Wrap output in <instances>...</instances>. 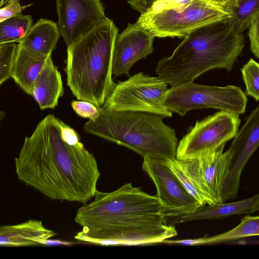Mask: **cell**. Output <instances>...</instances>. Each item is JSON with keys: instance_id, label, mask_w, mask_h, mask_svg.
Returning <instances> with one entry per match:
<instances>
[{"instance_id": "1", "label": "cell", "mask_w": 259, "mask_h": 259, "mask_svg": "<svg viewBox=\"0 0 259 259\" xmlns=\"http://www.w3.org/2000/svg\"><path fill=\"white\" fill-rule=\"evenodd\" d=\"M15 166L20 181L48 198L82 204L94 197L100 176L78 133L53 114L25 137Z\"/></svg>"}, {"instance_id": "2", "label": "cell", "mask_w": 259, "mask_h": 259, "mask_svg": "<svg viewBox=\"0 0 259 259\" xmlns=\"http://www.w3.org/2000/svg\"><path fill=\"white\" fill-rule=\"evenodd\" d=\"M94 199L77 211L80 241L101 245H147L177 235L165 222L164 206L157 195L125 183L110 192L97 191Z\"/></svg>"}, {"instance_id": "3", "label": "cell", "mask_w": 259, "mask_h": 259, "mask_svg": "<svg viewBox=\"0 0 259 259\" xmlns=\"http://www.w3.org/2000/svg\"><path fill=\"white\" fill-rule=\"evenodd\" d=\"M244 46L243 32L237 29L231 16L192 31L171 56L159 61L155 71L174 87L193 81L211 69L231 71Z\"/></svg>"}, {"instance_id": "4", "label": "cell", "mask_w": 259, "mask_h": 259, "mask_svg": "<svg viewBox=\"0 0 259 259\" xmlns=\"http://www.w3.org/2000/svg\"><path fill=\"white\" fill-rule=\"evenodd\" d=\"M118 29L106 17L67 49V84L78 100L103 106L115 83L112 78Z\"/></svg>"}, {"instance_id": "5", "label": "cell", "mask_w": 259, "mask_h": 259, "mask_svg": "<svg viewBox=\"0 0 259 259\" xmlns=\"http://www.w3.org/2000/svg\"><path fill=\"white\" fill-rule=\"evenodd\" d=\"M99 115L84 125L85 133L125 147L143 158H176L175 130L159 115L140 111H115L103 106Z\"/></svg>"}, {"instance_id": "6", "label": "cell", "mask_w": 259, "mask_h": 259, "mask_svg": "<svg viewBox=\"0 0 259 259\" xmlns=\"http://www.w3.org/2000/svg\"><path fill=\"white\" fill-rule=\"evenodd\" d=\"M231 15L204 0H194L187 8L152 6L137 23L157 37H185L193 30Z\"/></svg>"}, {"instance_id": "7", "label": "cell", "mask_w": 259, "mask_h": 259, "mask_svg": "<svg viewBox=\"0 0 259 259\" xmlns=\"http://www.w3.org/2000/svg\"><path fill=\"white\" fill-rule=\"evenodd\" d=\"M247 103L246 95L237 86H210L193 81L171 87L163 99L164 106L170 111L181 116L199 108H212L239 115L245 112Z\"/></svg>"}, {"instance_id": "8", "label": "cell", "mask_w": 259, "mask_h": 259, "mask_svg": "<svg viewBox=\"0 0 259 259\" xmlns=\"http://www.w3.org/2000/svg\"><path fill=\"white\" fill-rule=\"evenodd\" d=\"M167 84L158 76L140 72L116 83L103 106L112 110L145 112L170 117L172 112L163 104Z\"/></svg>"}, {"instance_id": "9", "label": "cell", "mask_w": 259, "mask_h": 259, "mask_svg": "<svg viewBox=\"0 0 259 259\" xmlns=\"http://www.w3.org/2000/svg\"><path fill=\"white\" fill-rule=\"evenodd\" d=\"M240 123L238 115L223 111L196 121L179 142L176 158H191L225 144L235 137Z\"/></svg>"}, {"instance_id": "10", "label": "cell", "mask_w": 259, "mask_h": 259, "mask_svg": "<svg viewBox=\"0 0 259 259\" xmlns=\"http://www.w3.org/2000/svg\"><path fill=\"white\" fill-rule=\"evenodd\" d=\"M225 144L195 157L178 159L179 164L205 199L206 204L222 202V191L229 155Z\"/></svg>"}, {"instance_id": "11", "label": "cell", "mask_w": 259, "mask_h": 259, "mask_svg": "<svg viewBox=\"0 0 259 259\" xmlns=\"http://www.w3.org/2000/svg\"><path fill=\"white\" fill-rule=\"evenodd\" d=\"M142 168L156 187V195L164 206L165 217L193 212L202 206L183 186L165 160L146 156Z\"/></svg>"}, {"instance_id": "12", "label": "cell", "mask_w": 259, "mask_h": 259, "mask_svg": "<svg viewBox=\"0 0 259 259\" xmlns=\"http://www.w3.org/2000/svg\"><path fill=\"white\" fill-rule=\"evenodd\" d=\"M258 146L259 105L238 130L227 150L229 161L222 188L223 202L237 197L242 171Z\"/></svg>"}, {"instance_id": "13", "label": "cell", "mask_w": 259, "mask_h": 259, "mask_svg": "<svg viewBox=\"0 0 259 259\" xmlns=\"http://www.w3.org/2000/svg\"><path fill=\"white\" fill-rule=\"evenodd\" d=\"M58 26L67 47L105 18L100 0H56Z\"/></svg>"}, {"instance_id": "14", "label": "cell", "mask_w": 259, "mask_h": 259, "mask_svg": "<svg viewBox=\"0 0 259 259\" xmlns=\"http://www.w3.org/2000/svg\"><path fill=\"white\" fill-rule=\"evenodd\" d=\"M154 36L137 22L129 23L118 34L113 57L112 73L115 76L129 75L132 66L153 51Z\"/></svg>"}, {"instance_id": "15", "label": "cell", "mask_w": 259, "mask_h": 259, "mask_svg": "<svg viewBox=\"0 0 259 259\" xmlns=\"http://www.w3.org/2000/svg\"><path fill=\"white\" fill-rule=\"evenodd\" d=\"M259 211V193L240 201L202 205L193 212L165 217L168 225L194 221L214 220L233 215L250 214Z\"/></svg>"}, {"instance_id": "16", "label": "cell", "mask_w": 259, "mask_h": 259, "mask_svg": "<svg viewBox=\"0 0 259 259\" xmlns=\"http://www.w3.org/2000/svg\"><path fill=\"white\" fill-rule=\"evenodd\" d=\"M57 233L47 228L42 221L29 220L25 222L0 227L1 247H23L45 244Z\"/></svg>"}, {"instance_id": "17", "label": "cell", "mask_w": 259, "mask_h": 259, "mask_svg": "<svg viewBox=\"0 0 259 259\" xmlns=\"http://www.w3.org/2000/svg\"><path fill=\"white\" fill-rule=\"evenodd\" d=\"M63 94L61 75L51 55L34 81L32 96L44 110L54 109Z\"/></svg>"}, {"instance_id": "18", "label": "cell", "mask_w": 259, "mask_h": 259, "mask_svg": "<svg viewBox=\"0 0 259 259\" xmlns=\"http://www.w3.org/2000/svg\"><path fill=\"white\" fill-rule=\"evenodd\" d=\"M50 55L34 52L18 44L12 78L27 94L32 96L34 81Z\"/></svg>"}, {"instance_id": "19", "label": "cell", "mask_w": 259, "mask_h": 259, "mask_svg": "<svg viewBox=\"0 0 259 259\" xmlns=\"http://www.w3.org/2000/svg\"><path fill=\"white\" fill-rule=\"evenodd\" d=\"M61 35L57 23L42 18L31 26L18 44L30 51L48 56L56 48Z\"/></svg>"}, {"instance_id": "20", "label": "cell", "mask_w": 259, "mask_h": 259, "mask_svg": "<svg viewBox=\"0 0 259 259\" xmlns=\"http://www.w3.org/2000/svg\"><path fill=\"white\" fill-rule=\"evenodd\" d=\"M254 236H259V215H246L237 226L221 234L195 239H171L170 243L172 245H213Z\"/></svg>"}, {"instance_id": "21", "label": "cell", "mask_w": 259, "mask_h": 259, "mask_svg": "<svg viewBox=\"0 0 259 259\" xmlns=\"http://www.w3.org/2000/svg\"><path fill=\"white\" fill-rule=\"evenodd\" d=\"M30 15L20 14L0 22V44L19 42L32 26Z\"/></svg>"}, {"instance_id": "22", "label": "cell", "mask_w": 259, "mask_h": 259, "mask_svg": "<svg viewBox=\"0 0 259 259\" xmlns=\"http://www.w3.org/2000/svg\"><path fill=\"white\" fill-rule=\"evenodd\" d=\"M237 4L231 16L237 29L243 32L259 13V0H237Z\"/></svg>"}, {"instance_id": "23", "label": "cell", "mask_w": 259, "mask_h": 259, "mask_svg": "<svg viewBox=\"0 0 259 259\" xmlns=\"http://www.w3.org/2000/svg\"><path fill=\"white\" fill-rule=\"evenodd\" d=\"M245 93L259 102V63L250 58L241 69Z\"/></svg>"}, {"instance_id": "24", "label": "cell", "mask_w": 259, "mask_h": 259, "mask_svg": "<svg viewBox=\"0 0 259 259\" xmlns=\"http://www.w3.org/2000/svg\"><path fill=\"white\" fill-rule=\"evenodd\" d=\"M18 44L15 42L0 44V84L12 77Z\"/></svg>"}, {"instance_id": "25", "label": "cell", "mask_w": 259, "mask_h": 259, "mask_svg": "<svg viewBox=\"0 0 259 259\" xmlns=\"http://www.w3.org/2000/svg\"><path fill=\"white\" fill-rule=\"evenodd\" d=\"M165 161L168 166L178 178L186 189L201 205L206 204L205 199L182 168L179 164L178 159L175 158L166 159Z\"/></svg>"}, {"instance_id": "26", "label": "cell", "mask_w": 259, "mask_h": 259, "mask_svg": "<svg viewBox=\"0 0 259 259\" xmlns=\"http://www.w3.org/2000/svg\"><path fill=\"white\" fill-rule=\"evenodd\" d=\"M71 104L74 111L81 117L92 120L99 115V107L90 102L83 100L72 101Z\"/></svg>"}, {"instance_id": "27", "label": "cell", "mask_w": 259, "mask_h": 259, "mask_svg": "<svg viewBox=\"0 0 259 259\" xmlns=\"http://www.w3.org/2000/svg\"><path fill=\"white\" fill-rule=\"evenodd\" d=\"M21 0H6L1 6L0 22L8 18L22 14V11L31 6L32 4L21 6Z\"/></svg>"}, {"instance_id": "28", "label": "cell", "mask_w": 259, "mask_h": 259, "mask_svg": "<svg viewBox=\"0 0 259 259\" xmlns=\"http://www.w3.org/2000/svg\"><path fill=\"white\" fill-rule=\"evenodd\" d=\"M248 29L250 49L259 58V13L252 21Z\"/></svg>"}, {"instance_id": "29", "label": "cell", "mask_w": 259, "mask_h": 259, "mask_svg": "<svg viewBox=\"0 0 259 259\" xmlns=\"http://www.w3.org/2000/svg\"><path fill=\"white\" fill-rule=\"evenodd\" d=\"M231 15L237 7V0H204Z\"/></svg>"}, {"instance_id": "30", "label": "cell", "mask_w": 259, "mask_h": 259, "mask_svg": "<svg viewBox=\"0 0 259 259\" xmlns=\"http://www.w3.org/2000/svg\"><path fill=\"white\" fill-rule=\"evenodd\" d=\"M158 0H127L132 9L139 12L141 14L145 12Z\"/></svg>"}, {"instance_id": "31", "label": "cell", "mask_w": 259, "mask_h": 259, "mask_svg": "<svg viewBox=\"0 0 259 259\" xmlns=\"http://www.w3.org/2000/svg\"><path fill=\"white\" fill-rule=\"evenodd\" d=\"M6 0H0V6H1Z\"/></svg>"}]
</instances>
